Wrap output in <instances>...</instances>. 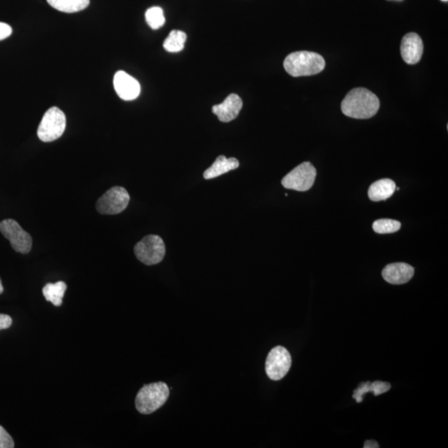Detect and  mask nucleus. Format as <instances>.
Listing matches in <instances>:
<instances>
[{
    "mask_svg": "<svg viewBox=\"0 0 448 448\" xmlns=\"http://www.w3.org/2000/svg\"><path fill=\"white\" fill-rule=\"evenodd\" d=\"M292 366V357L283 346H276L269 352L266 360V373L271 380L278 381L288 375Z\"/></svg>",
    "mask_w": 448,
    "mask_h": 448,
    "instance_id": "obj_9",
    "label": "nucleus"
},
{
    "mask_svg": "<svg viewBox=\"0 0 448 448\" xmlns=\"http://www.w3.org/2000/svg\"><path fill=\"white\" fill-rule=\"evenodd\" d=\"M317 173V169L312 163L304 162L285 176L282 184L285 189L299 192L308 191L312 188Z\"/></svg>",
    "mask_w": 448,
    "mask_h": 448,
    "instance_id": "obj_6",
    "label": "nucleus"
},
{
    "mask_svg": "<svg viewBox=\"0 0 448 448\" xmlns=\"http://www.w3.org/2000/svg\"><path fill=\"white\" fill-rule=\"evenodd\" d=\"M401 55L405 63L413 65L421 60L423 54V42L415 33H409L403 37L401 42Z\"/></svg>",
    "mask_w": 448,
    "mask_h": 448,
    "instance_id": "obj_11",
    "label": "nucleus"
},
{
    "mask_svg": "<svg viewBox=\"0 0 448 448\" xmlns=\"http://www.w3.org/2000/svg\"><path fill=\"white\" fill-rule=\"evenodd\" d=\"M283 66L292 77H307L322 73L326 68V61L317 52L299 51L289 54Z\"/></svg>",
    "mask_w": 448,
    "mask_h": 448,
    "instance_id": "obj_2",
    "label": "nucleus"
},
{
    "mask_svg": "<svg viewBox=\"0 0 448 448\" xmlns=\"http://www.w3.org/2000/svg\"><path fill=\"white\" fill-rule=\"evenodd\" d=\"M68 285L64 282L56 283H47L42 288V294H44L47 302H50L55 307H60L63 304V299Z\"/></svg>",
    "mask_w": 448,
    "mask_h": 448,
    "instance_id": "obj_16",
    "label": "nucleus"
},
{
    "mask_svg": "<svg viewBox=\"0 0 448 448\" xmlns=\"http://www.w3.org/2000/svg\"><path fill=\"white\" fill-rule=\"evenodd\" d=\"M130 199V194L125 188L115 186L107 190L98 200L97 211L99 213L107 214V216L121 213L127 208Z\"/></svg>",
    "mask_w": 448,
    "mask_h": 448,
    "instance_id": "obj_7",
    "label": "nucleus"
},
{
    "mask_svg": "<svg viewBox=\"0 0 448 448\" xmlns=\"http://www.w3.org/2000/svg\"><path fill=\"white\" fill-rule=\"evenodd\" d=\"M401 228V223L393 220V219H379L373 223V230L379 235L396 232Z\"/></svg>",
    "mask_w": 448,
    "mask_h": 448,
    "instance_id": "obj_20",
    "label": "nucleus"
},
{
    "mask_svg": "<svg viewBox=\"0 0 448 448\" xmlns=\"http://www.w3.org/2000/svg\"><path fill=\"white\" fill-rule=\"evenodd\" d=\"M146 20L152 30H159L165 23L163 9L160 7H152L146 13Z\"/></svg>",
    "mask_w": 448,
    "mask_h": 448,
    "instance_id": "obj_19",
    "label": "nucleus"
},
{
    "mask_svg": "<svg viewBox=\"0 0 448 448\" xmlns=\"http://www.w3.org/2000/svg\"><path fill=\"white\" fill-rule=\"evenodd\" d=\"M396 190V184L392 179H383L372 184L368 195L372 201L379 202L389 199Z\"/></svg>",
    "mask_w": 448,
    "mask_h": 448,
    "instance_id": "obj_15",
    "label": "nucleus"
},
{
    "mask_svg": "<svg viewBox=\"0 0 448 448\" xmlns=\"http://www.w3.org/2000/svg\"><path fill=\"white\" fill-rule=\"evenodd\" d=\"M0 232L11 242L14 251L22 254H27L31 251L32 237L13 219H4L0 223Z\"/></svg>",
    "mask_w": 448,
    "mask_h": 448,
    "instance_id": "obj_8",
    "label": "nucleus"
},
{
    "mask_svg": "<svg viewBox=\"0 0 448 448\" xmlns=\"http://www.w3.org/2000/svg\"><path fill=\"white\" fill-rule=\"evenodd\" d=\"M12 28L6 23L0 22V41L7 39L12 35Z\"/></svg>",
    "mask_w": 448,
    "mask_h": 448,
    "instance_id": "obj_24",
    "label": "nucleus"
},
{
    "mask_svg": "<svg viewBox=\"0 0 448 448\" xmlns=\"http://www.w3.org/2000/svg\"><path fill=\"white\" fill-rule=\"evenodd\" d=\"M379 100L366 88H355L343 100L341 111L344 115L354 119H370L379 112Z\"/></svg>",
    "mask_w": 448,
    "mask_h": 448,
    "instance_id": "obj_1",
    "label": "nucleus"
},
{
    "mask_svg": "<svg viewBox=\"0 0 448 448\" xmlns=\"http://www.w3.org/2000/svg\"><path fill=\"white\" fill-rule=\"evenodd\" d=\"M114 88L124 101H132L139 97L141 86L138 81L123 71H119L114 77Z\"/></svg>",
    "mask_w": 448,
    "mask_h": 448,
    "instance_id": "obj_10",
    "label": "nucleus"
},
{
    "mask_svg": "<svg viewBox=\"0 0 448 448\" xmlns=\"http://www.w3.org/2000/svg\"><path fill=\"white\" fill-rule=\"evenodd\" d=\"M12 323V318L8 314H0V331L11 328Z\"/></svg>",
    "mask_w": 448,
    "mask_h": 448,
    "instance_id": "obj_25",
    "label": "nucleus"
},
{
    "mask_svg": "<svg viewBox=\"0 0 448 448\" xmlns=\"http://www.w3.org/2000/svg\"><path fill=\"white\" fill-rule=\"evenodd\" d=\"M3 293H4V287H3L1 278H0V295H1Z\"/></svg>",
    "mask_w": 448,
    "mask_h": 448,
    "instance_id": "obj_27",
    "label": "nucleus"
},
{
    "mask_svg": "<svg viewBox=\"0 0 448 448\" xmlns=\"http://www.w3.org/2000/svg\"><path fill=\"white\" fill-rule=\"evenodd\" d=\"M365 448H378L379 447V443L374 440H368L365 442Z\"/></svg>",
    "mask_w": 448,
    "mask_h": 448,
    "instance_id": "obj_26",
    "label": "nucleus"
},
{
    "mask_svg": "<svg viewBox=\"0 0 448 448\" xmlns=\"http://www.w3.org/2000/svg\"><path fill=\"white\" fill-rule=\"evenodd\" d=\"M242 107V101L237 94H230L224 102L216 105L212 108L213 114L218 117V120L228 123L236 119L240 115Z\"/></svg>",
    "mask_w": 448,
    "mask_h": 448,
    "instance_id": "obj_12",
    "label": "nucleus"
},
{
    "mask_svg": "<svg viewBox=\"0 0 448 448\" xmlns=\"http://www.w3.org/2000/svg\"><path fill=\"white\" fill-rule=\"evenodd\" d=\"M66 116L64 112L58 107L47 110L42 117L37 136L44 142H52L59 139L63 136L66 129Z\"/></svg>",
    "mask_w": 448,
    "mask_h": 448,
    "instance_id": "obj_5",
    "label": "nucleus"
},
{
    "mask_svg": "<svg viewBox=\"0 0 448 448\" xmlns=\"http://www.w3.org/2000/svg\"><path fill=\"white\" fill-rule=\"evenodd\" d=\"M170 396L168 385L163 382L145 385L138 392L136 408L141 414H151L160 408Z\"/></svg>",
    "mask_w": 448,
    "mask_h": 448,
    "instance_id": "obj_3",
    "label": "nucleus"
},
{
    "mask_svg": "<svg viewBox=\"0 0 448 448\" xmlns=\"http://www.w3.org/2000/svg\"><path fill=\"white\" fill-rule=\"evenodd\" d=\"M136 259L146 266L161 263L165 256V245L158 235H147L134 247Z\"/></svg>",
    "mask_w": 448,
    "mask_h": 448,
    "instance_id": "obj_4",
    "label": "nucleus"
},
{
    "mask_svg": "<svg viewBox=\"0 0 448 448\" xmlns=\"http://www.w3.org/2000/svg\"><path fill=\"white\" fill-rule=\"evenodd\" d=\"M14 442L11 435L2 426H0V448H13Z\"/></svg>",
    "mask_w": 448,
    "mask_h": 448,
    "instance_id": "obj_21",
    "label": "nucleus"
},
{
    "mask_svg": "<svg viewBox=\"0 0 448 448\" xmlns=\"http://www.w3.org/2000/svg\"><path fill=\"white\" fill-rule=\"evenodd\" d=\"M187 40V35L183 31L173 30L170 33L164 42V49L170 52H178L182 51Z\"/></svg>",
    "mask_w": 448,
    "mask_h": 448,
    "instance_id": "obj_18",
    "label": "nucleus"
},
{
    "mask_svg": "<svg viewBox=\"0 0 448 448\" xmlns=\"http://www.w3.org/2000/svg\"><path fill=\"white\" fill-rule=\"evenodd\" d=\"M372 385V392L374 393L375 396L387 392L391 388V385L389 383L381 382V381H375Z\"/></svg>",
    "mask_w": 448,
    "mask_h": 448,
    "instance_id": "obj_23",
    "label": "nucleus"
},
{
    "mask_svg": "<svg viewBox=\"0 0 448 448\" xmlns=\"http://www.w3.org/2000/svg\"><path fill=\"white\" fill-rule=\"evenodd\" d=\"M238 167H240V161L236 158L232 157V158L228 159L224 155H219L214 163L204 171V178L205 179L217 178L231 170L237 169Z\"/></svg>",
    "mask_w": 448,
    "mask_h": 448,
    "instance_id": "obj_14",
    "label": "nucleus"
},
{
    "mask_svg": "<svg viewBox=\"0 0 448 448\" xmlns=\"http://www.w3.org/2000/svg\"><path fill=\"white\" fill-rule=\"evenodd\" d=\"M47 3L57 11L73 13L88 8L90 0H47Z\"/></svg>",
    "mask_w": 448,
    "mask_h": 448,
    "instance_id": "obj_17",
    "label": "nucleus"
},
{
    "mask_svg": "<svg viewBox=\"0 0 448 448\" xmlns=\"http://www.w3.org/2000/svg\"><path fill=\"white\" fill-rule=\"evenodd\" d=\"M442 1H444V2L446 1V2H447V0H442Z\"/></svg>",
    "mask_w": 448,
    "mask_h": 448,
    "instance_id": "obj_28",
    "label": "nucleus"
},
{
    "mask_svg": "<svg viewBox=\"0 0 448 448\" xmlns=\"http://www.w3.org/2000/svg\"><path fill=\"white\" fill-rule=\"evenodd\" d=\"M413 266L403 263L389 264L382 271V276L386 282L393 285L407 283L413 278Z\"/></svg>",
    "mask_w": 448,
    "mask_h": 448,
    "instance_id": "obj_13",
    "label": "nucleus"
},
{
    "mask_svg": "<svg viewBox=\"0 0 448 448\" xmlns=\"http://www.w3.org/2000/svg\"><path fill=\"white\" fill-rule=\"evenodd\" d=\"M372 392L371 383L367 382L362 384L359 386V388L355 390L353 398L356 399L357 403H361L363 401V395L366 393Z\"/></svg>",
    "mask_w": 448,
    "mask_h": 448,
    "instance_id": "obj_22",
    "label": "nucleus"
}]
</instances>
